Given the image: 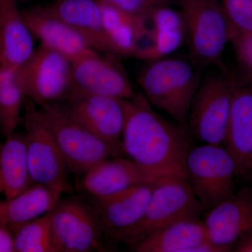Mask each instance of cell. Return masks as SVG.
<instances>
[{"label":"cell","mask_w":252,"mask_h":252,"mask_svg":"<svg viewBox=\"0 0 252 252\" xmlns=\"http://www.w3.org/2000/svg\"><path fill=\"white\" fill-rule=\"evenodd\" d=\"M126 109L122 136L126 156L160 177L186 178L187 158L193 147L188 128L154 112L142 94L126 99Z\"/></svg>","instance_id":"cell-1"},{"label":"cell","mask_w":252,"mask_h":252,"mask_svg":"<svg viewBox=\"0 0 252 252\" xmlns=\"http://www.w3.org/2000/svg\"><path fill=\"white\" fill-rule=\"evenodd\" d=\"M202 79L198 68L190 60L169 56L146 61L137 75L151 105L170 114L187 128L190 106Z\"/></svg>","instance_id":"cell-2"},{"label":"cell","mask_w":252,"mask_h":252,"mask_svg":"<svg viewBox=\"0 0 252 252\" xmlns=\"http://www.w3.org/2000/svg\"><path fill=\"white\" fill-rule=\"evenodd\" d=\"M185 21L190 61L197 67L226 69L223 51L235 30L220 0H178Z\"/></svg>","instance_id":"cell-3"},{"label":"cell","mask_w":252,"mask_h":252,"mask_svg":"<svg viewBox=\"0 0 252 252\" xmlns=\"http://www.w3.org/2000/svg\"><path fill=\"white\" fill-rule=\"evenodd\" d=\"M38 110L72 173L81 175L106 159L121 157L74 119L63 102L42 104L38 106Z\"/></svg>","instance_id":"cell-4"},{"label":"cell","mask_w":252,"mask_h":252,"mask_svg":"<svg viewBox=\"0 0 252 252\" xmlns=\"http://www.w3.org/2000/svg\"><path fill=\"white\" fill-rule=\"evenodd\" d=\"M234 76L228 69L202 79L190 106L188 130L204 144L224 146L233 104Z\"/></svg>","instance_id":"cell-5"},{"label":"cell","mask_w":252,"mask_h":252,"mask_svg":"<svg viewBox=\"0 0 252 252\" xmlns=\"http://www.w3.org/2000/svg\"><path fill=\"white\" fill-rule=\"evenodd\" d=\"M205 210L185 177L167 175L154 182L142 220L122 243L131 247L152 233L182 219L198 217Z\"/></svg>","instance_id":"cell-6"},{"label":"cell","mask_w":252,"mask_h":252,"mask_svg":"<svg viewBox=\"0 0 252 252\" xmlns=\"http://www.w3.org/2000/svg\"><path fill=\"white\" fill-rule=\"evenodd\" d=\"M186 170V179L206 211L235 192L236 167L224 146L203 144L192 147Z\"/></svg>","instance_id":"cell-7"},{"label":"cell","mask_w":252,"mask_h":252,"mask_svg":"<svg viewBox=\"0 0 252 252\" xmlns=\"http://www.w3.org/2000/svg\"><path fill=\"white\" fill-rule=\"evenodd\" d=\"M16 78L26 97L36 105L64 102L72 92V63L41 44L17 68Z\"/></svg>","instance_id":"cell-8"},{"label":"cell","mask_w":252,"mask_h":252,"mask_svg":"<svg viewBox=\"0 0 252 252\" xmlns=\"http://www.w3.org/2000/svg\"><path fill=\"white\" fill-rule=\"evenodd\" d=\"M24 122L28 167L33 184L61 193L70 191L69 170L54 137L39 116L38 106L26 97Z\"/></svg>","instance_id":"cell-9"},{"label":"cell","mask_w":252,"mask_h":252,"mask_svg":"<svg viewBox=\"0 0 252 252\" xmlns=\"http://www.w3.org/2000/svg\"><path fill=\"white\" fill-rule=\"evenodd\" d=\"M49 215L56 252L103 250V228L92 204L75 198H61Z\"/></svg>","instance_id":"cell-10"},{"label":"cell","mask_w":252,"mask_h":252,"mask_svg":"<svg viewBox=\"0 0 252 252\" xmlns=\"http://www.w3.org/2000/svg\"><path fill=\"white\" fill-rule=\"evenodd\" d=\"M61 102L81 125L109 144L119 157H125L122 136L126 123V99L72 93Z\"/></svg>","instance_id":"cell-11"},{"label":"cell","mask_w":252,"mask_h":252,"mask_svg":"<svg viewBox=\"0 0 252 252\" xmlns=\"http://www.w3.org/2000/svg\"><path fill=\"white\" fill-rule=\"evenodd\" d=\"M71 63V94H100L124 99L137 95L127 73L114 55H102L94 50Z\"/></svg>","instance_id":"cell-12"},{"label":"cell","mask_w":252,"mask_h":252,"mask_svg":"<svg viewBox=\"0 0 252 252\" xmlns=\"http://www.w3.org/2000/svg\"><path fill=\"white\" fill-rule=\"evenodd\" d=\"M207 212L203 223L210 241L225 252L234 251L252 233V189L243 187Z\"/></svg>","instance_id":"cell-13"},{"label":"cell","mask_w":252,"mask_h":252,"mask_svg":"<svg viewBox=\"0 0 252 252\" xmlns=\"http://www.w3.org/2000/svg\"><path fill=\"white\" fill-rule=\"evenodd\" d=\"M234 76L233 104L225 147L233 158L237 178L252 182V81Z\"/></svg>","instance_id":"cell-14"},{"label":"cell","mask_w":252,"mask_h":252,"mask_svg":"<svg viewBox=\"0 0 252 252\" xmlns=\"http://www.w3.org/2000/svg\"><path fill=\"white\" fill-rule=\"evenodd\" d=\"M154 182L107 196L92 198V205L98 214L104 237L122 243L124 237L142 220Z\"/></svg>","instance_id":"cell-15"},{"label":"cell","mask_w":252,"mask_h":252,"mask_svg":"<svg viewBox=\"0 0 252 252\" xmlns=\"http://www.w3.org/2000/svg\"><path fill=\"white\" fill-rule=\"evenodd\" d=\"M160 177L138 162L124 157L106 159L81 175L79 187L91 198L119 193Z\"/></svg>","instance_id":"cell-16"},{"label":"cell","mask_w":252,"mask_h":252,"mask_svg":"<svg viewBox=\"0 0 252 252\" xmlns=\"http://www.w3.org/2000/svg\"><path fill=\"white\" fill-rule=\"evenodd\" d=\"M23 15L32 34L41 41V45L57 51L70 61L94 50L46 6L29 8L23 11Z\"/></svg>","instance_id":"cell-17"},{"label":"cell","mask_w":252,"mask_h":252,"mask_svg":"<svg viewBox=\"0 0 252 252\" xmlns=\"http://www.w3.org/2000/svg\"><path fill=\"white\" fill-rule=\"evenodd\" d=\"M46 6L77 32L93 49L118 56L104 27L98 0H56Z\"/></svg>","instance_id":"cell-18"},{"label":"cell","mask_w":252,"mask_h":252,"mask_svg":"<svg viewBox=\"0 0 252 252\" xmlns=\"http://www.w3.org/2000/svg\"><path fill=\"white\" fill-rule=\"evenodd\" d=\"M34 50L33 36L18 0H0V64L17 69Z\"/></svg>","instance_id":"cell-19"},{"label":"cell","mask_w":252,"mask_h":252,"mask_svg":"<svg viewBox=\"0 0 252 252\" xmlns=\"http://www.w3.org/2000/svg\"><path fill=\"white\" fill-rule=\"evenodd\" d=\"M62 193L46 186L33 184L14 198L0 204V226L14 232L28 222L51 211Z\"/></svg>","instance_id":"cell-20"},{"label":"cell","mask_w":252,"mask_h":252,"mask_svg":"<svg viewBox=\"0 0 252 252\" xmlns=\"http://www.w3.org/2000/svg\"><path fill=\"white\" fill-rule=\"evenodd\" d=\"M209 240L203 221L190 217L160 228L131 248L137 252H188L195 245Z\"/></svg>","instance_id":"cell-21"},{"label":"cell","mask_w":252,"mask_h":252,"mask_svg":"<svg viewBox=\"0 0 252 252\" xmlns=\"http://www.w3.org/2000/svg\"><path fill=\"white\" fill-rule=\"evenodd\" d=\"M33 185L28 167L25 133L15 132L0 144V192L6 200Z\"/></svg>","instance_id":"cell-22"},{"label":"cell","mask_w":252,"mask_h":252,"mask_svg":"<svg viewBox=\"0 0 252 252\" xmlns=\"http://www.w3.org/2000/svg\"><path fill=\"white\" fill-rule=\"evenodd\" d=\"M104 27L118 56H133L146 32L144 16L127 14L98 0Z\"/></svg>","instance_id":"cell-23"},{"label":"cell","mask_w":252,"mask_h":252,"mask_svg":"<svg viewBox=\"0 0 252 252\" xmlns=\"http://www.w3.org/2000/svg\"><path fill=\"white\" fill-rule=\"evenodd\" d=\"M16 68L0 64V132L4 138L16 132L26 95L18 84Z\"/></svg>","instance_id":"cell-24"},{"label":"cell","mask_w":252,"mask_h":252,"mask_svg":"<svg viewBox=\"0 0 252 252\" xmlns=\"http://www.w3.org/2000/svg\"><path fill=\"white\" fill-rule=\"evenodd\" d=\"M13 235L16 252H56L49 212L18 227Z\"/></svg>","instance_id":"cell-25"},{"label":"cell","mask_w":252,"mask_h":252,"mask_svg":"<svg viewBox=\"0 0 252 252\" xmlns=\"http://www.w3.org/2000/svg\"><path fill=\"white\" fill-rule=\"evenodd\" d=\"M230 42L238 64L237 73L242 79L252 81V32L235 31Z\"/></svg>","instance_id":"cell-26"},{"label":"cell","mask_w":252,"mask_h":252,"mask_svg":"<svg viewBox=\"0 0 252 252\" xmlns=\"http://www.w3.org/2000/svg\"><path fill=\"white\" fill-rule=\"evenodd\" d=\"M235 31L252 32V0H220Z\"/></svg>","instance_id":"cell-27"},{"label":"cell","mask_w":252,"mask_h":252,"mask_svg":"<svg viewBox=\"0 0 252 252\" xmlns=\"http://www.w3.org/2000/svg\"><path fill=\"white\" fill-rule=\"evenodd\" d=\"M124 12L145 16L159 6L170 5L176 0H102Z\"/></svg>","instance_id":"cell-28"},{"label":"cell","mask_w":252,"mask_h":252,"mask_svg":"<svg viewBox=\"0 0 252 252\" xmlns=\"http://www.w3.org/2000/svg\"><path fill=\"white\" fill-rule=\"evenodd\" d=\"M0 252H16L12 232L2 226H0Z\"/></svg>","instance_id":"cell-29"},{"label":"cell","mask_w":252,"mask_h":252,"mask_svg":"<svg viewBox=\"0 0 252 252\" xmlns=\"http://www.w3.org/2000/svg\"><path fill=\"white\" fill-rule=\"evenodd\" d=\"M236 252H252V233L243 238L234 249Z\"/></svg>","instance_id":"cell-30"},{"label":"cell","mask_w":252,"mask_h":252,"mask_svg":"<svg viewBox=\"0 0 252 252\" xmlns=\"http://www.w3.org/2000/svg\"><path fill=\"white\" fill-rule=\"evenodd\" d=\"M21 1H31V0H21Z\"/></svg>","instance_id":"cell-31"},{"label":"cell","mask_w":252,"mask_h":252,"mask_svg":"<svg viewBox=\"0 0 252 252\" xmlns=\"http://www.w3.org/2000/svg\"><path fill=\"white\" fill-rule=\"evenodd\" d=\"M0 193H1V192H0ZM1 202L2 201H1V199H0V204H1Z\"/></svg>","instance_id":"cell-32"}]
</instances>
